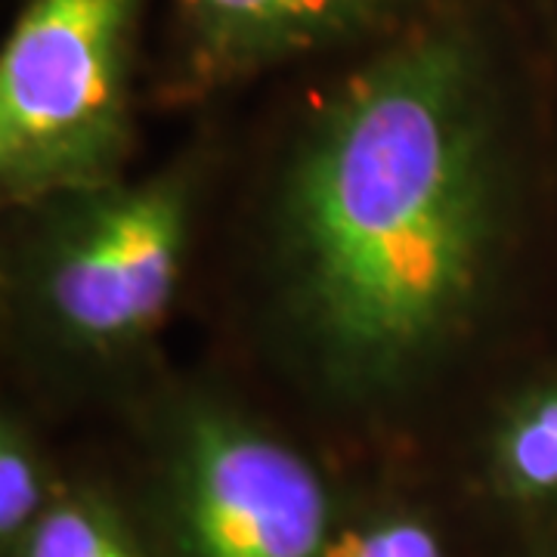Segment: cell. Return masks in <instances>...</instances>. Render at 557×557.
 Here are the masks:
<instances>
[{"mask_svg":"<svg viewBox=\"0 0 557 557\" xmlns=\"http://www.w3.org/2000/svg\"><path fill=\"white\" fill-rule=\"evenodd\" d=\"M496 220L493 119L465 40L418 35L347 81L288 205L300 307L335 369L391 381L453 335Z\"/></svg>","mask_w":557,"mask_h":557,"instance_id":"obj_1","label":"cell"},{"mask_svg":"<svg viewBox=\"0 0 557 557\" xmlns=\"http://www.w3.org/2000/svg\"><path fill=\"white\" fill-rule=\"evenodd\" d=\"M146 0H25L0 50V177L10 199L112 183L127 149L131 44Z\"/></svg>","mask_w":557,"mask_h":557,"instance_id":"obj_2","label":"cell"},{"mask_svg":"<svg viewBox=\"0 0 557 557\" xmlns=\"http://www.w3.org/2000/svg\"><path fill=\"white\" fill-rule=\"evenodd\" d=\"M332 490L288 443L205 412L183 424L164 483L171 557H325Z\"/></svg>","mask_w":557,"mask_h":557,"instance_id":"obj_3","label":"cell"},{"mask_svg":"<svg viewBox=\"0 0 557 557\" xmlns=\"http://www.w3.org/2000/svg\"><path fill=\"white\" fill-rule=\"evenodd\" d=\"M84 196L47 248L40 295L65 338L115 350L146 338L177 292L189 196L171 177Z\"/></svg>","mask_w":557,"mask_h":557,"instance_id":"obj_4","label":"cell"},{"mask_svg":"<svg viewBox=\"0 0 557 557\" xmlns=\"http://www.w3.org/2000/svg\"><path fill=\"white\" fill-rule=\"evenodd\" d=\"M394 0H180L196 60L208 75H236L347 38Z\"/></svg>","mask_w":557,"mask_h":557,"instance_id":"obj_5","label":"cell"},{"mask_svg":"<svg viewBox=\"0 0 557 557\" xmlns=\"http://www.w3.org/2000/svg\"><path fill=\"white\" fill-rule=\"evenodd\" d=\"M493 480L502 498L557 520V375L527 387L498 424Z\"/></svg>","mask_w":557,"mask_h":557,"instance_id":"obj_6","label":"cell"},{"mask_svg":"<svg viewBox=\"0 0 557 557\" xmlns=\"http://www.w3.org/2000/svg\"><path fill=\"white\" fill-rule=\"evenodd\" d=\"M7 557H156L112 502L90 490H60Z\"/></svg>","mask_w":557,"mask_h":557,"instance_id":"obj_7","label":"cell"},{"mask_svg":"<svg viewBox=\"0 0 557 557\" xmlns=\"http://www.w3.org/2000/svg\"><path fill=\"white\" fill-rule=\"evenodd\" d=\"M60 486L50 480L38 449L25 440L20 428L3 424L0 437V542L10 555L20 539L38 523Z\"/></svg>","mask_w":557,"mask_h":557,"instance_id":"obj_8","label":"cell"},{"mask_svg":"<svg viewBox=\"0 0 557 557\" xmlns=\"http://www.w3.org/2000/svg\"><path fill=\"white\" fill-rule=\"evenodd\" d=\"M325 557H449L431 518L409 508H384L335 527Z\"/></svg>","mask_w":557,"mask_h":557,"instance_id":"obj_9","label":"cell"},{"mask_svg":"<svg viewBox=\"0 0 557 557\" xmlns=\"http://www.w3.org/2000/svg\"><path fill=\"white\" fill-rule=\"evenodd\" d=\"M542 557H557V533H555V539H552V545L542 552Z\"/></svg>","mask_w":557,"mask_h":557,"instance_id":"obj_10","label":"cell"}]
</instances>
